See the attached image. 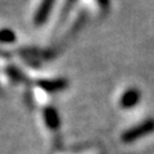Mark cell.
<instances>
[{
	"mask_svg": "<svg viewBox=\"0 0 154 154\" xmlns=\"http://www.w3.org/2000/svg\"><path fill=\"white\" fill-rule=\"evenodd\" d=\"M154 131V119H146V121L141 122L137 126H134L130 130H127L126 132H123L122 135V141L123 143H132L135 140H139L143 136L152 134Z\"/></svg>",
	"mask_w": 154,
	"mask_h": 154,
	"instance_id": "1",
	"label": "cell"
},
{
	"mask_svg": "<svg viewBox=\"0 0 154 154\" xmlns=\"http://www.w3.org/2000/svg\"><path fill=\"white\" fill-rule=\"evenodd\" d=\"M140 96H141L140 91L136 88H130L121 95V98H119V105L123 109L134 108L137 105L139 100H140Z\"/></svg>",
	"mask_w": 154,
	"mask_h": 154,
	"instance_id": "2",
	"label": "cell"
},
{
	"mask_svg": "<svg viewBox=\"0 0 154 154\" xmlns=\"http://www.w3.org/2000/svg\"><path fill=\"white\" fill-rule=\"evenodd\" d=\"M44 119L46 126L50 130H57L60 126L59 114H58V110L54 107H48L44 109Z\"/></svg>",
	"mask_w": 154,
	"mask_h": 154,
	"instance_id": "3",
	"label": "cell"
},
{
	"mask_svg": "<svg viewBox=\"0 0 154 154\" xmlns=\"http://www.w3.org/2000/svg\"><path fill=\"white\" fill-rule=\"evenodd\" d=\"M40 86L44 90H46L48 93H57V91L64 90L68 86V82L64 79H58V80H51V81H41Z\"/></svg>",
	"mask_w": 154,
	"mask_h": 154,
	"instance_id": "4",
	"label": "cell"
},
{
	"mask_svg": "<svg viewBox=\"0 0 154 154\" xmlns=\"http://www.w3.org/2000/svg\"><path fill=\"white\" fill-rule=\"evenodd\" d=\"M54 4V0H42L40 8L37 11V14H36V22L37 23H42L46 19L48 14H49L50 9Z\"/></svg>",
	"mask_w": 154,
	"mask_h": 154,
	"instance_id": "5",
	"label": "cell"
},
{
	"mask_svg": "<svg viewBox=\"0 0 154 154\" xmlns=\"http://www.w3.org/2000/svg\"><path fill=\"white\" fill-rule=\"evenodd\" d=\"M98 3L102 8H107L108 4H109V0H98Z\"/></svg>",
	"mask_w": 154,
	"mask_h": 154,
	"instance_id": "6",
	"label": "cell"
}]
</instances>
